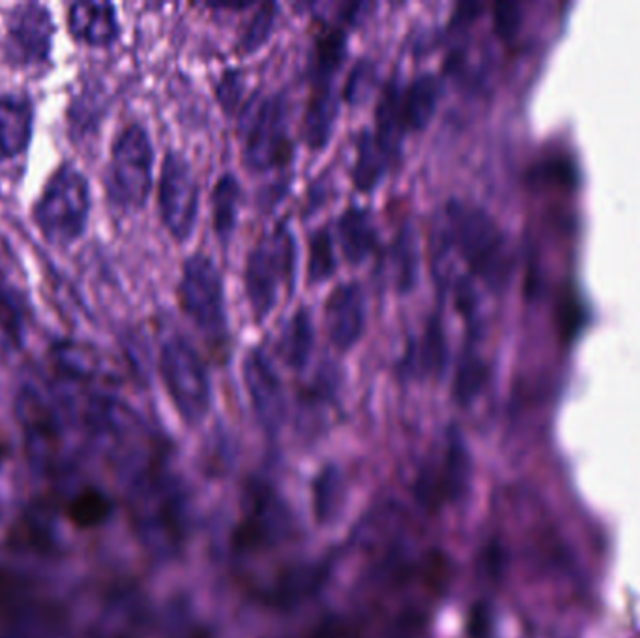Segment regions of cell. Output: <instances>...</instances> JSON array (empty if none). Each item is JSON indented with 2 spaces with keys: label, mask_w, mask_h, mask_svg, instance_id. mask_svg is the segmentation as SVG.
<instances>
[{
  "label": "cell",
  "mask_w": 640,
  "mask_h": 638,
  "mask_svg": "<svg viewBox=\"0 0 640 638\" xmlns=\"http://www.w3.org/2000/svg\"><path fill=\"white\" fill-rule=\"evenodd\" d=\"M337 117L331 81H315V91L305 112L304 135L311 148H323L330 139Z\"/></svg>",
  "instance_id": "cell-15"
},
{
  "label": "cell",
  "mask_w": 640,
  "mask_h": 638,
  "mask_svg": "<svg viewBox=\"0 0 640 638\" xmlns=\"http://www.w3.org/2000/svg\"><path fill=\"white\" fill-rule=\"evenodd\" d=\"M365 313L367 308L360 285L345 284L331 292L324 311V323L336 349L350 350L362 339Z\"/></svg>",
  "instance_id": "cell-10"
},
{
  "label": "cell",
  "mask_w": 640,
  "mask_h": 638,
  "mask_svg": "<svg viewBox=\"0 0 640 638\" xmlns=\"http://www.w3.org/2000/svg\"><path fill=\"white\" fill-rule=\"evenodd\" d=\"M161 371L182 407L198 410L206 402L208 382L197 350L182 337H171L161 349Z\"/></svg>",
  "instance_id": "cell-9"
},
{
  "label": "cell",
  "mask_w": 640,
  "mask_h": 638,
  "mask_svg": "<svg viewBox=\"0 0 640 638\" xmlns=\"http://www.w3.org/2000/svg\"><path fill=\"white\" fill-rule=\"evenodd\" d=\"M33 122L31 99L20 94L0 96V161L17 158L27 151Z\"/></svg>",
  "instance_id": "cell-12"
},
{
  "label": "cell",
  "mask_w": 640,
  "mask_h": 638,
  "mask_svg": "<svg viewBox=\"0 0 640 638\" xmlns=\"http://www.w3.org/2000/svg\"><path fill=\"white\" fill-rule=\"evenodd\" d=\"M101 515H104V504L96 494H80L70 504V517L80 527H90Z\"/></svg>",
  "instance_id": "cell-24"
},
{
  "label": "cell",
  "mask_w": 640,
  "mask_h": 638,
  "mask_svg": "<svg viewBox=\"0 0 640 638\" xmlns=\"http://www.w3.org/2000/svg\"><path fill=\"white\" fill-rule=\"evenodd\" d=\"M158 201L167 231L180 242L192 237L198 212L197 178L192 165L177 152H169L161 167Z\"/></svg>",
  "instance_id": "cell-5"
},
{
  "label": "cell",
  "mask_w": 640,
  "mask_h": 638,
  "mask_svg": "<svg viewBox=\"0 0 640 638\" xmlns=\"http://www.w3.org/2000/svg\"><path fill=\"white\" fill-rule=\"evenodd\" d=\"M240 198H242V190L237 177L225 174L219 178L212 195V206H214V229L224 242H227L237 229Z\"/></svg>",
  "instance_id": "cell-18"
},
{
  "label": "cell",
  "mask_w": 640,
  "mask_h": 638,
  "mask_svg": "<svg viewBox=\"0 0 640 638\" xmlns=\"http://www.w3.org/2000/svg\"><path fill=\"white\" fill-rule=\"evenodd\" d=\"M90 216V185L85 174L67 164L47 180L34 204V221L51 244H73Z\"/></svg>",
  "instance_id": "cell-2"
},
{
  "label": "cell",
  "mask_w": 640,
  "mask_h": 638,
  "mask_svg": "<svg viewBox=\"0 0 640 638\" xmlns=\"http://www.w3.org/2000/svg\"><path fill=\"white\" fill-rule=\"evenodd\" d=\"M274 23H276V7L266 4V7L261 8L258 14L250 21V25L245 28L244 36L240 40V46H242L245 53L257 51L258 47L268 40Z\"/></svg>",
  "instance_id": "cell-23"
},
{
  "label": "cell",
  "mask_w": 640,
  "mask_h": 638,
  "mask_svg": "<svg viewBox=\"0 0 640 638\" xmlns=\"http://www.w3.org/2000/svg\"><path fill=\"white\" fill-rule=\"evenodd\" d=\"M440 98L438 81L431 75H422L412 81L404 91L397 88V112L404 132H420L435 115Z\"/></svg>",
  "instance_id": "cell-13"
},
{
  "label": "cell",
  "mask_w": 640,
  "mask_h": 638,
  "mask_svg": "<svg viewBox=\"0 0 640 638\" xmlns=\"http://www.w3.org/2000/svg\"><path fill=\"white\" fill-rule=\"evenodd\" d=\"M391 284L399 292H409L416 284L418 248L412 229H403L390 251Z\"/></svg>",
  "instance_id": "cell-20"
},
{
  "label": "cell",
  "mask_w": 640,
  "mask_h": 638,
  "mask_svg": "<svg viewBox=\"0 0 640 638\" xmlns=\"http://www.w3.org/2000/svg\"><path fill=\"white\" fill-rule=\"evenodd\" d=\"M180 303L185 315L205 332H219L225 324L224 281L218 266L205 255L188 258L180 279Z\"/></svg>",
  "instance_id": "cell-6"
},
{
  "label": "cell",
  "mask_w": 640,
  "mask_h": 638,
  "mask_svg": "<svg viewBox=\"0 0 640 638\" xmlns=\"http://www.w3.org/2000/svg\"><path fill=\"white\" fill-rule=\"evenodd\" d=\"M339 245L349 263H362L376 245V227L371 214L363 208H350L337 225Z\"/></svg>",
  "instance_id": "cell-14"
},
{
  "label": "cell",
  "mask_w": 640,
  "mask_h": 638,
  "mask_svg": "<svg viewBox=\"0 0 640 638\" xmlns=\"http://www.w3.org/2000/svg\"><path fill=\"white\" fill-rule=\"evenodd\" d=\"M409 352L412 354V362L425 371H443L448 352L443 323L438 318H431L420 339L410 345Z\"/></svg>",
  "instance_id": "cell-21"
},
{
  "label": "cell",
  "mask_w": 640,
  "mask_h": 638,
  "mask_svg": "<svg viewBox=\"0 0 640 638\" xmlns=\"http://www.w3.org/2000/svg\"><path fill=\"white\" fill-rule=\"evenodd\" d=\"M396 159V152L383 145L375 133H363L358 146L357 167H354V182L363 191L375 188L388 171L391 161Z\"/></svg>",
  "instance_id": "cell-17"
},
{
  "label": "cell",
  "mask_w": 640,
  "mask_h": 638,
  "mask_svg": "<svg viewBox=\"0 0 640 638\" xmlns=\"http://www.w3.org/2000/svg\"><path fill=\"white\" fill-rule=\"evenodd\" d=\"M154 151L145 128L130 124L114 141L107 171V193L112 203L132 210L145 204L153 188Z\"/></svg>",
  "instance_id": "cell-4"
},
{
  "label": "cell",
  "mask_w": 640,
  "mask_h": 638,
  "mask_svg": "<svg viewBox=\"0 0 640 638\" xmlns=\"http://www.w3.org/2000/svg\"><path fill=\"white\" fill-rule=\"evenodd\" d=\"M461 263L467 276L498 292L511 274V251L504 232L487 212L474 204L451 201L433 234V268Z\"/></svg>",
  "instance_id": "cell-1"
},
{
  "label": "cell",
  "mask_w": 640,
  "mask_h": 638,
  "mask_svg": "<svg viewBox=\"0 0 640 638\" xmlns=\"http://www.w3.org/2000/svg\"><path fill=\"white\" fill-rule=\"evenodd\" d=\"M313 341H315V336H313L310 313L300 310L297 311V315L292 316L291 323L287 324V328L281 334L279 352L289 365L302 368L313 350Z\"/></svg>",
  "instance_id": "cell-19"
},
{
  "label": "cell",
  "mask_w": 640,
  "mask_h": 638,
  "mask_svg": "<svg viewBox=\"0 0 640 638\" xmlns=\"http://www.w3.org/2000/svg\"><path fill=\"white\" fill-rule=\"evenodd\" d=\"M297 274V244L285 227L258 240L245 264V292L257 321L278 305L281 292H291Z\"/></svg>",
  "instance_id": "cell-3"
},
{
  "label": "cell",
  "mask_w": 640,
  "mask_h": 638,
  "mask_svg": "<svg viewBox=\"0 0 640 638\" xmlns=\"http://www.w3.org/2000/svg\"><path fill=\"white\" fill-rule=\"evenodd\" d=\"M53 21L41 4H21L8 20L4 53L15 67H38L53 46Z\"/></svg>",
  "instance_id": "cell-8"
},
{
  "label": "cell",
  "mask_w": 640,
  "mask_h": 638,
  "mask_svg": "<svg viewBox=\"0 0 640 638\" xmlns=\"http://www.w3.org/2000/svg\"><path fill=\"white\" fill-rule=\"evenodd\" d=\"M27 305L7 285H0V358L20 352L27 334Z\"/></svg>",
  "instance_id": "cell-16"
},
{
  "label": "cell",
  "mask_w": 640,
  "mask_h": 638,
  "mask_svg": "<svg viewBox=\"0 0 640 638\" xmlns=\"http://www.w3.org/2000/svg\"><path fill=\"white\" fill-rule=\"evenodd\" d=\"M242 96V80L238 73H225L224 80L218 86V98L224 104L225 109H234L238 99Z\"/></svg>",
  "instance_id": "cell-26"
},
{
  "label": "cell",
  "mask_w": 640,
  "mask_h": 638,
  "mask_svg": "<svg viewBox=\"0 0 640 638\" xmlns=\"http://www.w3.org/2000/svg\"><path fill=\"white\" fill-rule=\"evenodd\" d=\"M292 143L287 130V112L279 99H266L245 137L244 158L255 171H270L291 161Z\"/></svg>",
  "instance_id": "cell-7"
},
{
  "label": "cell",
  "mask_w": 640,
  "mask_h": 638,
  "mask_svg": "<svg viewBox=\"0 0 640 638\" xmlns=\"http://www.w3.org/2000/svg\"><path fill=\"white\" fill-rule=\"evenodd\" d=\"M68 27L75 40L104 47L117 40L119 20L109 2H75L68 12Z\"/></svg>",
  "instance_id": "cell-11"
},
{
  "label": "cell",
  "mask_w": 640,
  "mask_h": 638,
  "mask_svg": "<svg viewBox=\"0 0 640 638\" xmlns=\"http://www.w3.org/2000/svg\"><path fill=\"white\" fill-rule=\"evenodd\" d=\"M469 354L462 358L461 368H459V389L462 394L474 392L483 378H485V363L480 356L474 354V350H467Z\"/></svg>",
  "instance_id": "cell-25"
},
{
  "label": "cell",
  "mask_w": 640,
  "mask_h": 638,
  "mask_svg": "<svg viewBox=\"0 0 640 638\" xmlns=\"http://www.w3.org/2000/svg\"><path fill=\"white\" fill-rule=\"evenodd\" d=\"M336 250L330 232L323 229L317 231L310 240V258H307V276L311 284L326 281L336 272Z\"/></svg>",
  "instance_id": "cell-22"
}]
</instances>
